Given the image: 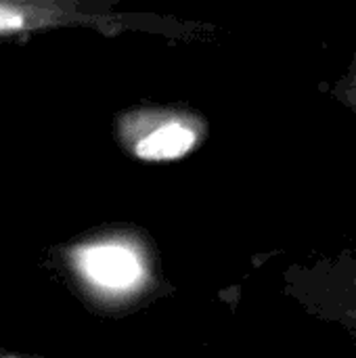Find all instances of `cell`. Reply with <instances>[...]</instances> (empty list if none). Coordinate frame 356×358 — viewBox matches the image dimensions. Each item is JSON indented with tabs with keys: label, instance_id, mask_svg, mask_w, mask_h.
<instances>
[{
	"label": "cell",
	"instance_id": "cell-1",
	"mask_svg": "<svg viewBox=\"0 0 356 358\" xmlns=\"http://www.w3.org/2000/svg\"><path fill=\"white\" fill-rule=\"evenodd\" d=\"M71 266L84 287L103 302L132 304L159 285L155 252L136 233H107L71 252Z\"/></svg>",
	"mask_w": 356,
	"mask_h": 358
},
{
	"label": "cell",
	"instance_id": "cell-2",
	"mask_svg": "<svg viewBox=\"0 0 356 358\" xmlns=\"http://www.w3.org/2000/svg\"><path fill=\"white\" fill-rule=\"evenodd\" d=\"M94 27L105 36H118L126 29L159 31L164 36L191 38L193 29L206 25L180 23L176 19L113 13L105 2L78 0H0V38H27L36 31L55 27Z\"/></svg>",
	"mask_w": 356,
	"mask_h": 358
},
{
	"label": "cell",
	"instance_id": "cell-3",
	"mask_svg": "<svg viewBox=\"0 0 356 358\" xmlns=\"http://www.w3.org/2000/svg\"><path fill=\"white\" fill-rule=\"evenodd\" d=\"M206 115L185 105H141L118 113L115 138L141 162H176L208 138Z\"/></svg>",
	"mask_w": 356,
	"mask_h": 358
},
{
	"label": "cell",
	"instance_id": "cell-4",
	"mask_svg": "<svg viewBox=\"0 0 356 358\" xmlns=\"http://www.w3.org/2000/svg\"><path fill=\"white\" fill-rule=\"evenodd\" d=\"M285 292L311 315L334 321L356 336V250L290 268Z\"/></svg>",
	"mask_w": 356,
	"mask_h": 358
},
{
	"label": "cell",
	"instance_id": "cell-5",
	"mask_svg": "<svg viewBox=\"0 0 356 358\" xmlns=\"http://www.w3.org/2000/svg\"><path fill=\"white\" fill-rule=\"evenodd\" d=\"M329 92L356 117V52L353 55V61L348 63L346 71L332 84Z\"/></svg>",
	"mask_w": 356,
	"mask_h": 358
},
{
	"label": "cell",
	"instance_id": "cell-6",
	"mask_svg": "<svg viewBox=\"0 0 356 358\" xmlns=\"http://www.w3.org/2000/svg\"><path fill=\"white\" fill-rule=\"evenodd\" d=\"M0 358H21V357H0Z\"/></svg>",
	"mask_w": 356,
	"mask_h": 358
}]
</instances>
